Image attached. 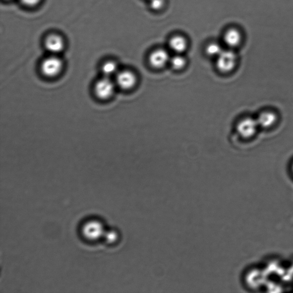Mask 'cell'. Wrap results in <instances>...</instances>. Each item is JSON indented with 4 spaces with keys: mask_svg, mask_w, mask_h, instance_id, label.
Masks as SVG:
<instances>
[{
    "mask_svg": "<svg viewBox=\"0 0 293 293\" xmlns=\"http://www.w3.org/2000/svg\"><path fill=\"white\" fill-rule=\"evenodd\" d=\"M259 127L263 128L272 127L277 122V115L272 111H264L259 115L257 118Z\"/></svg>",
    "mask_w": 293,
    "mask_h": 293,
    "instance_id": "cell-11",
    "label": "cell"
},
{
    "mask_svg": "<svg viewBox=\"0 0 293 293\" xmlns=\"http://www.w3.org/2000/svg\"><path fill=\"white\" fill-rule=\"evenodd\" d=\"M170 49L176 54H182L188 48V42L184 36L174 35L169 40Z\"/></svg>",
    "mask_w": 293,
    "mask_h": 293,
    "instance_id": "cell-8",
    "label": "cell"
},
{
    "mask_svg": "<svg viewBox=\"0 0 293 293\" xmlns=\"http://www.w3.org/2000/svg\"><path fill=\"white\" fill-rule=\"evenodd\" d=\"M236 62V55L233 51L224 50L217 57V66L221 72L228 73L234 69Z\"/></svg>",
    "mask_w": 293,
    "mask_h": 293,
    "instance_id": "cell-1",
    "label": "cell"
},
{
    "mask_svg": "<svg viewBox=\"0 0 293 293\" xmlns=\"http://www.w3.org/2000/svg\"><path fill=\"white\" fill-rule=\"evenodd\" d=\"M102 71L104 76L111 78L118 73L117 65L113 61H107L102 65Z\"/></svg>",
    "mask_w": 293,
    "mask_h": 293,
    "instance_id": "cell-12",
    "label": "cell"
},
{
    "mask_svg": "<svg viewBox=\"0 0 293 293\" xmlns=\"http://www.w3.org/2000/svg\"><path fill=\"white\" fill-rule=\"evenodd\" d=\"M166 0H149L150 8L155 12H159L165 8Z\"/></svg>",
    "mask_w": 293,
    "mask_h": 293,
    "instance_id": "cell-15",
    "label": "cell"
},
{
    "mask_svg": "<svg viewBox=\"0 0 293 293\" xmlns=\"http://www.w3.org/2000/svg\"><path fill=\"white\" fill-rule=\"evenodd\" d=\"M137 81L134 73L125 70L118 72L116 77V84L122 90H128L135 86Z\"/></svg>",
    "mask_w": 293,
    "mask_h": 293,
    "instance_id": "cell-5",
    "label": "cell"
},
{
    "mask_svg": "<svg viewBox=\"0 0 293 293\" xmlns=\"http://www.w3.org/2000/svg\"><path fill=\"white\" fill-rule=\"evenodd\" d=\"M292 172L293 173V165H292Z\"/></svg>",
    "mask_w": 293,
    "mask_h": 293,
    "instance_id": "cell-18",
    "label": "cell"
},
{
    "mask_svg": "<svg viewBox=\"0 0 293 293\" xmlns=\"http://www.w3.org/2000/svg\"><path fill=\"white\" fill-rule=\"evenodd\" d=\"M116 83L111 78L104 76L96 83L95 93L97 97L101 99H107L112 96L116 88Z\"/></svg>",
    "mask_w": 293,
    "mask_h": 293,
    "instance_id": "cell-2",
    "label": "cell"
},
{
    "mask_svg": "<svg viewBox=\"0 0 293 293\" xmlns=\"http://www.w3.org/2000/svg\"><path fill=\"white\" fill-rule=\"evenodd\" d=\"M170 57L168 51L158 48L152 52L148 58L150 64L155 68H162L170 62Z\"/></svg>",
    "mask_w": 293,
    "mask_h": 293,
    "instance_id": "cell-6",
    "label": "cell"
},
{
    "mask_svg": "<svg viewBox=\"0 0 293 293\" xmlns=\"http://www.w3.org/2000/svg\"><path fill=\"white\" fill-rule=\"evenodd\" d=\"M45 46L50 53L56 55L64 50L65 42L61 36L58 34H51L46 38Z\"/></svg>",
    "mask_w": 293,
    "mask_h": 293,
    "instance_id": "cell-7",
    "label": "cell"
},
{
    "mask_svg": "<svg viewBox=\"0 0 293 293\" xmlns=\"http://www.w3.org/2000/svg\"><path fill=\"white\" fill-rule=\"evenodd\" d=\"M23 4L28 7H34L39 4L42 0H20Z\"/></svg>",
    "mask_w": 293,
    "mask_h": 293,
    "instance_id": "cell-16",
    "label": "cell"
},
{
    "mask_svg": "<svg viewBox=\"0 0 293 293\" xmlns=\"http://www.w3.org/2000/svg\"><path fill=\"white\" fill-rule=\"evenodd\" d=\"M223 51V48L220 43L217 42L210 43L206 48L207 55L211 57L217 58Z\"/></svg>",
    "mask_w": 293,
    "mask_h": 293,
    "instance_id": "cell-14",
    "label": "cell"
},
{
    "mask_svg": "<svg viewBox=\"0 0 293 293\" xmlns=\"http://www.w3.org/2000/svg\"><path fill=\"white\" fill-rule=\"evenodd\" d=\"M107 239H108L110 242H113V241L116 240L117 239V234L116 233L110 232L107 233Z\"/></svg>",
    "mask_w": 293,
    "mask_h": 293,
    "instance_id": "cell-17",
    "label": "cell"
},
{
    "mask_svg": "<svg viewBox=\"0 0 293 293\" xmlns=\"http://www.w3.org/2000/svg\"><path fill=\"white\" fill-rule=\"evenodd\" d=\"M242 36L238 29L231 28L228 29L224 36V42L226 46L231 48L238 47L242 42Z\"/></svg>",
    "mask_w": 293,
    "mask_h": 293,
    "instance_id": "cell-9",
    "label": "cell"
},
{
    "mask_svg": "<svg viewBox=\"0 0 293 293\" xmlns=\"http://www.w3.org/2000/svg\"><path fill=\"white\" fill-rule=\"evenodd\" d=\"M62 63L55 55L44 60L41 66L42 73L47 77H54L61 72Z\"/></svg>",
    "mask_w": 293,
    "mask_h": 293,
    "instance_id": "cell-3",
    "label": "cell"
},
{
    "mask_svg": "<svg viewBox=\"0 0 293 293\" xmlns=\"http://www.w3.org/2000/svg\"><path fill=\"white\" fill-rule=\"evenodd\" d=\"M84 233L85 236L88 239H98L103 234V226L98 222L92 221L88 222L84 226Z\"/></svg>",
    "mask_w": 293,
    "mask_h": 293,
    "instance_id": "cell-10",
    "label": "cell"
},
{
    "mask_svg": "<svg viewBox=\"0 0 293 293\" xmlns=\"http://www.w3.org/2000/svg\"><path fill=\"white\" fill-rule=\"evenodd\" d=\"M259 127L257 120L246 117L240 120L236 125V130L240 136L247 139L253 137Z\"/></svg>",
    "mask_w": 293,
    "mask_h": 293,
    "instance_id": "cell-4",
    "label": "cell"
},
{
    "mask_svg": "<svg viewBox=\"0 0 293 293\" xmlns=\"http://www.w3.org/2000/svg\"><path fill=\"white\" fill-rule=\"evenodd\" d=\"M181 55L182 54H176L173 57L170 58V64L174 69H183L186 65V59Z\"/></svg>",
    "mask_w": 293,
    "mask_h": 293,
    "instance_id": "cell-13",
    "label": "cell"
}]
</instances>
